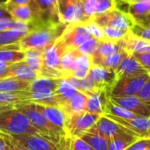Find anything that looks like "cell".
I'll list each match as a JSON object with an SVG mask.
<instances>
[{"instance_id": "obj_1", "label": "cell", "mask_w": 150, "mask_h": 150, "mask_svg": "<svg viewBox=\"0 0 150 150\" xmlns=\"http://www.w3.org/2000/svg\"><path fill=\"white\" fill-rule=\"evenodd\" d=\"M65 26L59 24L43 25L32 28L18 42L21 51L30 49L43 50L52 44L63 33Z\"/></svg>"}, {"instance_id": "obj_24", "label": "cell", "mask_w": 150, "mask_h": 150, "mask_svg": "<svg viewBox=\"0 0 150 150\" xmlns=\"http://www.w3.org/2000/svg\"><path fill=\"white\" fill-rule=\"evenodd\" d=\"M119 50H121V47H120L118 41L117 42H111V41H107V40L100 41L98 49L92 57L93 64H97L102 59H103L107 56Z\"/></svg>"}, {"instance_id": "obj_39", "label": "cell", "mask_w": 150, "mask_h": 150, "mask_svg": "<svg viewBox=\"0 0 150 150\" xmlns=\"http://www.w3.org/2000/svg\"><path fill=\"white\" fill-rule=\"evenodd\" d=\"M79 2L82 9L85 22L91 21L96 16V0H79Z\"/></svg>"}, {"instance_id": "obj_57", "label": "cell", "mask_w": 150, "mask_h": 150, "mask_svg": "<svg viewBox=\"0 0 150 150\" xmlns=\"http://www.w3.org/2000/svg\"><path fill=\"white\" fill-rule=\"evenodd\" d=\"M146 1H149L150 2V0H146Z\"/></svg>"}, {"instance_id": "obj_34", "label": "cell", "mask_w": 150, "mask_h": 150, "mask_svg": "<svg viewBox=\"0 0 150 150\" xmlns=\"http://www.w3.org/2000/svg\"><path fill=\"white\" fill-rule=\"evenodd\" d=\"M78 138L88 143L94 150H108L109 140L94 133L84 132Z\"/></svg>"}, {"instance_id": "obj_31", "label": "cell", "mask_w": 150, "mask_h": 150, "mask_svg": "<svg viewBox=\"0 0 150 150\" xmlns=\"http://www.w3.org/2000/svg\"><path fill=\"white\" fill-rule=\"evenodd\" d=\"M139 138L129 133H121L109 139L108 150H125Z\"/></svg>"}, {"instance_id": "obj_30", "label": "cell", "mask_w": 150, "mask_h": 150, "mask_svg": "<svg viewBox=\"0 0 150 150\" xmlns=\"http://www.w3.org/2000/svg\"><path fill=\"white\" fill-rule=\"evenodd\" d=\"M30 82L19 81L13 78L0 79V92H19L28 91Z\"/></svg>"}, {"instance_id": "obj_40", "label": "cell", "mask_w": 150, "mask_h": 150, "mask_svg": "<svg viewBox=\"0 0 150 150\" xmlns=\"http://www.w3.org/2000/svg\"><path fill=\"white\" fill-rule=\"evenodd\" d=\"M116 0H96V16L117 9Z\"/></svg>"}, {"instance_id": "obj_27", "label": "cell", "mask_w": 150, "mask_h": 150, "mask_svg": "<svg viewBox=\"0 0 150 150\" xmlns=\"http://www.w3.org/2000/svg\"><path fill=\"white\" fill-rule=\"evenodd\" d=\"M132 20V26L130 32L137 37L150 41V15Z\"/></svg>"}, {"instance_id": "obj_14", "label": "cell", "mask_w": 150, "mask_h": 150, "mask_svg": "<svg viewBox=\"0 0 150 150\" xmlns=\"http://www.w3.org/2000/svg\"><path fill=\"white\" fill-rule=\"evenodd\" d=\"M13 139L29 150H60L57 146L41 135L12 136Z\"/></svg>"}, {"instance_id": "obj_54", "label": "cell", "mask_w": 150, "mask_h": 150, "mask_svg": "<svg viewBox=\"0 0 150 150\" xmlns=\"http://www.w3.org/2000/svg\"><path fill=\"white\" fill-rule=\"evenodd\" d=\"M121 1L126 3V4H130V3H132V2H135V1H138V0H121Z\"/></svg>"}, {"instance_id": "obj_8", "label": "cell", "mask_w": 150, "mask_h": 150, "mask_svg": "<svg viewBox=\"0 0 150 150\" xmlns=\"http://www.w3.org/2000/svg\"><path fill=\"white\" fill-rule=\"evenodd\" d=\"M91 21L96 22L101 28L110 27L126 32H129L132 26V18L126 13L120 11L117 8L106 13L96 15Z\"/></svg>"}, {"instance_id": "obj_48", "label": "cell", "mask_w": 150, "mask_h": 150, "mask_svg": "<svg viewBox=\"0 0 150 150\" xmlns=\"http://www.w3.org/2000/svg\"><path fill=\"white\" fill-rule=\"evenodd\" d=\"M13 21H14L12 18L0 19V32L6 31V30H8V29H12Z\"/></svg>"}, {"instance_id": "obj_52", "label": "cell", "mask_w": 150, "mask_h": 150, "mask_svg": "<svg viewBox=\"0 0 150 150\" xmlns=\"http://www.w3.org/2000/svg\"><path fill=\"white\" fill-rule=\"evenodd\" d=\"M0 150H9V147L4 139L0 136Z\"/></svg>"}, {"instance_id": "obj_26", "label": "cell", "mask_w": 150, "mask_h": 150, "mask_svg": "<svg viewBox=\"0 0 150 150\" xmlns=\"http://www.w3.org/2000/svg\"><path fill=\"white\" fill-rule=\"evenodd\" d=\"M31 102L29 91L19 92H0V103L3 104H24Z\"/></svg>"}, {"instance_id": "obj_22", "label": "cell", "mask_w": 150, "mask_h": 150, "mask_svg": "<svg viewBox=\"0 0 150 150\" xmlns=\"http://www.w3.org/2000/svg\"><path fill=\"white\" fill-rule=\"evenodd\" d=\"M6 10L14 21L30 24L33 21V11L29 6H14L6 4Z\"/></svg>"}, {"instance_id": "obj_13", "label": "cell", "mask_w": 150, "mask_h": 150, "mask_svg": "<svg viewBox=\"0 0 150 150\" xmlns=\"http://www.w3.org/2000/svg\"><path fill=\"white\" fill-rule=\"evenodd\" d=\"M110 100L120 108L139 117H150V107L144 103L137 96L123 97L110 96Z\"/></svg>"}, {"instance_id": "obj_56", "label": "cell", "mask_w": 150, "mask_h": 150, "mask_svg": "<svg viewBox=\"0 0 150 150\" xmlns=\"http://www.w3.org/2000/svg\"><path fill=\"white\" fill-rule=\"evenodd\" d=\"M146 138H149L150 139V127L148 129V132H147V135H146Z\"/></svg>"}, {"instance_id": "obj_6", "label": "cell", "mask_w": 150, "mask_h": 150, "mask_svg": "<svg viewBox=\"0 0 150 150\" xmlns=\"http://www.w3.org/2000/svg\"><path fill=\"white\" fill-rule=\"evenodd\" d=\"M150 78V73H144L137 76L124 77L118 79L112 87L110 96H136L142 89L145 83Z\"/></svg>"}, {"instance_id": "obj_12", "label": "cell", "mask_w": 150, "mask_h": 150, "mask_svg": "<svg viewBox=\"0 0 150 150\" xmlns=\"http://www.w3.org/2000/svg\"><path fill=\"white\" fill-rule=\"evenodd\" d=\"M88 75L94 81L97 89L104 90L109 94L110 93L112 87L117 81V77L114 70L100 65L92 64Z\"/></svg>"}, {"instance_id": "obj_43", "label": "cell", "mask_w": 150, "mask_h": 150, "mask_svg": "<svg viewBox=\"0 0 150 150\" xmlns=\"http://www.w3.org/2000/svg\"><path fill=\"white\" fill-rule=\"evenodd\" d=\"M125 150H150V139L140 138Z\"/></svg>"}, {"instance_id": "obj_9", "label": "cell", "mask_w": 150, "mask_h": 150, "mask_svg": "<svg viewBox=\"0 0 150 150\" xmlns=\"http://www.w3.org/2000/svg\"><path fill=\"white\" fill-rule=\"evenodd\" d=\"M88 132L99 135V136H101V137H103V138H104V139H106L108 140L114 138V137H116V136H117V135H119V134H121V133H125V132L137 137L133 132H132L129 130L124 128L120 125L115 123L114 121H112L110 118L104 117L103 115L89 129V131Z\"/></svg>"}, {"instance_id": "obj_29", "label": "cell", "mask_w": 150, "mask_h": 150, "mask_svg": "<svg viewBox=\"0 0 150 150\" xmlns=\"http://www.w3.org/2000/svg\"><path fill=\"white\" fill-rule=\"evenodd\" d=\"M61 79H49V78H38L30 82L28 91H52L54 92L57 88Z\"/></svg>"}, {"instance_id": "obj_42", "label": "cell", "mask_w": 150, "mask_h": 150, "mask_svg": "<svg viewBox=\"0 0 150 150\" xmlns=\"http://www.w3.org/2000/svg\"><path fill=\"white\" fill-rule=\"evenodd\" d=\"M86 30L88 32V34L93 37L96 38L99 41L104 40V35H103V28H101L99 25H97L96 22L93 21H88L85 23H82Z\"/></svg>"}, {"instance_id": "obj_51", "label": "cell", "mask_w": 150, "mask_h": 150, "mask_svg": "<svg viewBox=\"0 0 150 150\" xmlns=\"http://www.w3.org/2000/svg\"><path fill=\"white\" fill-rule=\"evenodd\" d=\"M15 105H12V104H3L0 103V112L2 111H6V110H9L12 109H14Z\"/></svg>"}, {"instance_id": "obj_19", "label": "cell", "mask_w": 150, "mask_h": 150, "mask_svg": "<svg viewBox=\"0 0 150 150\" xmlns=\"http://www.w3.org/2000/svg\"><path fill=\"white\" fill-rule=\"evenodd\" d=\"M78 93L79 91L71 87L68 81L61 79L57 88L54 91V100L57 107L61 108L68 103Z\"/></svg>"}, {"instance_id": "obj_35", "label": "cell", "mask_w": 150, "mask_h": 150, "mask_svg": "<svg viewBox=\"0 0 150 150\" xmlns=\"http://www.w3.org/2000/svg\"><path fill=\"white\" fill-rule=\"evenodd\" d=\"M128 54L124 50H119L109 56H107L106 57H104L103 59H102L96 65H100L105 68H109V69H112V70H116L117 68V66L119 65V64L121 63V61L127 56Z\"/></svg>"}, {"instance_id": "obj_21", "label": "cell", "mask_w": 150, "mask_h": 150, "mask_svg": "<svg viewBox=\"0 0 150 150\" xmlns=\"http://www.w3.org/2000/svg\"><path fill=\"white\" fill-rule=\"evenodd\" d=\"M93 64L92 57L79 55L72 63L71 76L78 79H84L89 74L90 68Z\"/></svg>"}, {"instance_id": "obj_7", "label": "cell", "mask_w": 150, "mask_h": 150, "mask_svg": "<svg viewBox=\"0 0 150 150\" xmlns=\"http://www.w3.org/2000/svg\"><path fill=\"white\" fill-rule=\"evenodd\" d=\"M57 10L58 21L64 26L85 22L79 0H57Z\"/></svg>"}, {"instance_id": "obj_23", "label": "cell", "mask_w": 150, "mask_h": 150, "mask_svg": "<svg viewBox=\"0 0 150 150\" xmlns=\"http://www.w3.org/2000/svg\"><path fill=\"white\" fill-rule=\"evenodd\" d=\"M63 80H65L66 81H68L71 87H73L75 89L78 90L80 93L85 95L86 96L92 92L99 90L96 88L94 81L92 80V78L89 75H88L84 79H78L73 76H68Z\"/></svg>"}, {"instance_id": "obj_55", "label": "cell", "mask_w": 150, "mask_h": 150, "mask_svg": "<svg viewBox=\"0 0 150 150\" xmlns=\"http://www.w3.org/2000/svg\"><path fill=\"white\" fill-rule=\"evenodd\" d=\"M7 0H0V5H6Z\"/></svg>"}, {"instance_id": "obj_49", "label": "cell", "mask_w": 150, "mask_h": 150, "mask_svg": "<svg viewBox=\"0 0 150 150\" xmlns=\"http://www.w3.org/2000/svg\"><path fill=\"white\" fill-rule=\"evenodd\" d=\"M33 0H7V5L14 6H30Z\"/></svg>"}, {"instance_id": "obj_41", "label": "cell", "mask_w": 150, "mask_h": 150, "mask_svg": "<svg viewBox=\"0 0 150 150\" xmlns=\"http://www.w3.org/2000/svg\"><path fill=\"white\" fill-rule=\"evenodd\" d=\"M103 31L104 40L111 41V42H117V41L121 40L128 33L126 31L110 28V27L103 28Z\"/></svg>"}, {"instance_id": "obj_15", "label": "cell", "mask_w": 150, "mask_h": 150, "mask_svg": "<svg viewBox=\"0 0 150 150\" xmlns=\"http://www.w3.org/2000/svg\"><path fill=\"white\" fill-rule=\"evenodd\" d=\"M148 71L136 60L132 55H127L115 70L117 81L124 77H132L147 73Z\"/></svg>"}, {"instance_id": "obj_46", "label": "cell", "mask_w": 150, "mask_h": 150, "mask_svg": "<svg viewBox=\"0 0 150 150\" xmlns=\"http://www.w3.org/2000/svg\"><path fill=\"white\" fill-rule=\"evenodd\" d=\"M0 136H1L4 139V140L7 144V146H8L10 150H29L28 148H27V147L20 145L19 143H17L16 141H14L11 135L5 134V133L0 132Z\"/></svg>"}, {"instance_id": "obj_45", "label": "cell", "mask_w": 150, "mask_h": 150, "mask_svg": "<svg viewBox=\"0 0 150 150\" xmlns=\"http://www.w3.org/2000/svg\"><path fill=\"white\" fill-rule=\"evenodd\" d=\"M144 103H146L147 106L150 107V78L147 80V81L143 86L142 89L139 91V93L137 96Z\"/></svg>"}, {"instance_id": "obj_3", "label": "cell", "mask_w": 150, "mask_h": 150, "mask_svg": "<svg viewBox=\"0 0 150 150\" xmlns=\"http://www.w3.org/2000/svg\"><path fill=\"white\" fill-rule=\"evenodd\" d=\"M0 132L11 136L42 135L28 121L27 117L16 108L0 112Z\"/></svg>"}, {"instance_id": "obj_11", "label": "cell", "mask_w": 150, "mask_h": 150, "mask_svg": "<svg viewBox=\"0 0 150 150\" xmlns=\"http://www.w3.org/2000/svg\"><path fill=\"white\" fill-rule=\"evenodd\" d=\"M104 117L110 118L115 123L120 125L124 128L133 132L138 138H146L148 129L150 127V117H138L133 118H122L109 114Z\"/></svg>"}, {"instance_id": "obj_33", "label": "cell", "mask_w": 150, "mask_h": 150, "mask_svg": "<svg viewBox=\"0 0 150 150\" xmlns=\"http://www.w3.org/2000/svg\"><path fill=\"white\" fill-rule=\"evenodd\" d=\"M79 55H81L77 49H69L67 48L61 58V68L63 71V79L71 76V65L73 61Z\"/></svg>"}, {"instance_id": "obj_17", "label": "cell", "mask_w": 150, "mask_h": 150, "mask_svg": "<svg viewBox=\"0 0 150 150\" xmlns=\"http://www.w3.org/2000/svg\"><path fill=\"white\" fill-rule=\"evenodd\" d=\"M34 104L35 110L41 112L48 121L64 130L66 115L64 114L62 109H60L59 107L46 105V104H37V103H34Z\"/></svg>"}, {"instance_id": "obj_58", "label": "cell", "mask_w": 150, "mask_h": 150, "mask_svg": "<svg viewBox=\"0 0 150 150\" xmlns=\"http://www.w3.org/2000/svg\"><path fill=\"white\" fill-rule=\"evenodd\" d=\"M9 150H10V149H9Z\"/></svg>"}, {"instance_id": "obj_53", "label": "cell", "mask_w": 150, "mask_h": 150, "mask_svg": "<svg viewBox=\"0 0 150 150\" xmlns=\"http://www.w3.org/2000/svg\"><path fill=\"white\" fill-rule=\"evenodd\" d=\"M9 64H6V63H3V62H0V69H1V68H4V67H6V66H8Z\"/></svg>"}, {"instance_id": "obj_5", "label": "cell", "mask_w": 150, "mask_h": 150, "mask_svg": "<svg viewBox=\"0 0 150 150\" xmlns=\"http://www.w3.org/2000/svg\"><path fill=\"white\" fill-rule=\"evenodd\" d=\"M102 116L82 111L67 117L64 126L66 137L78 138L82 133L88 132Z\"/></svg>"}, {"instance_id": "obj_4", "label": "cell", "mask_w": 150, "mask_h": 150, "mask_svg": "<svg viewBox=\"0 0 150 150\" xmlns=\"http://www.w3.org/2000/svg\"><path fill=\"white\" fill-rule=\"evenodd\" d=\"M67 47L59 36L52 44L42 51V68L39 72V78L63 79L61 58Z\"/></svg>"}, {"instance_id": "obj_2", "label": "cell", "mask_w": 150, "mask_h": 150, "mask_svg": "<svg viewBox=\"0 0 150 150\" xmlns=\"http://www.w3.org/2000/svg\"><path fill=\"white\" fill-rule=\"evenodd\" d=\"M15 108L27 117L29 123L42 133L43 138L52 143L57 145L62 139L66 137L64 130L48 121L41 112L35 110L33 103L18 104L15 105Z\"/></svg>"}, {"instance_id": "obj_10", "label": "cell", "mask_w": 150, "mask_h": 150, "mask_svg": "<svg viewBox=\"0 0 150 150\" xmlns=\"http://www.w3.org/2000/svg\"><path fill=\"white\" fill-rule=\"evenodd\" d=\"M60 37L69 49H78L81 44L92 38L82 23L65 26Z\"/></svg>"}, {"instance_id": "obj_20", "label": "cell", "mask_w": 150, "mask_h": 150, "mask_svg": "<svg viewBox=\"0 0 150 150\" xmlns=\"http://www.w3.org/2000/svg\"><path fill=\"white\" fill-rule=\"evenodd\" d=\"M9 78H13L19 81L31 82L39 78V74L37 71L29 68L26 64L25 61H22L12 64V69L10 71Z\"/></svg>"}, {"instance_id": "obj_25", "label": "cell", "mask_w": 150, "mask_h": 150, "mask_svg": "<svg viewBox=\"0 0 150 150\" xmlns=\"http://www.w3.org/2000/svg\"><path fill=\"white\" fill-rule=\"evenodd\" d=\"M87 100H88V97L85 95L79 92L68 103H66L60 109L63 110V111L66 115V118H67L72 115L85 111Z\"/></svg>"}, {"instance_id": "obj_32", "label": "cell", "mask_w": 150, "mask_h": 150, "mask_svg": "<svg viewBox=\"0 0 150 150\" xmlns=\"http://www.w3.org/2000/svg\"><path fill=\"white\" fill-rule=\"evenodd\" d=\"M42 51L40 50L30 49L25 52V63L32 70L38 72L41 71L42 68Z\"/></svg>"}, {"instance_id": "obj_50", "label": "cell", "mask_w": 150, "mask_h": 150, "mask_svg": "<svg viewBox=\"0 0 150 150\" xmlns=\"http://www.w3.org/2000/svg\"><path fill=\"white\" fill-rule=\"evenodd\" d=\"M4 18H11L9 15L6 5H0V19H4Z\"/></svg>"}, {"instance_id": "obj_28", "label": "cell", "mask_w": 150, "mask_h": 150, "mask_svg": "<svg viewBox=\"0 0 150 150\" xmlns=\"http://www.w3.org/2000/svg\"><path fill=\"white\" fill-rule=\"evenodd\" d=\"M126 13L132 19L143 18L150 15V2L146 0H138V1L127 4Z\"/></svg>"}, {"instance_id": "obj_44", "label": "cell", "mask_w": 150, "mask_h": 150, "mask_svg": "<svg viewBox=\"0 0 150 150\" xmlns=\"http://www.w3.org/2000/svg\"><path fill=\"white\" fill-rule=\"evenodd\" d=\"M132 56L150 73V51L145 53H135Z\"/></svg>"}, {"instance_id": "obj_36", "label": "cell", "mask_w": 150, "mask_h": 150, "mask_svg": "<svg viewBox=\"0 0 150 150\" xmlns=\"http://www.w3.org/2000/svg\"><path fill=\"white\" fill-rule=\"evenodd\" d=\"M25 35V33L16 29H8L0 32V48L18 43Z\"/></svg>"}, {"instance_id": "obj_16", "label": "cell", "mask_w": 150, "mask_h": 150, "mask_svg": "<svg viewBox=\"0 0 150 150\" xmlns=\"http://www.w3.org/2000/svg\"><path fill=\"white\" fill-rule=\"evenodd\" d=\"M118 42L121 49L129 55L150 51V41L137 37L130 31L121 40H119Z\"/></svg>"}, {"instance_id": "obj_47", "label": "cell", "mask_w": 150, "mask_h": 150, "mask_svg": "<svg viewBox=\"0 0 150 150\" xmlns=\"http://www.w3.org/2000/svg\"><path fill=\"white\" fill-rule=\"evenodd\" d=\"M71 143V150H94L88 143L80 138H70Z\"/></svg>"}, {"instance_id": "obj_38", "label": "cell", "mask_w": 150, "mask_h": 150, "mask_svg": "<svg viewBox=\"0 0 150 150\" xmlns=\"http://www.w3.org/2000/svg\"><path fill=\"white\" fill-rule=\"evenodd\" d=\"M99 42H100L99 40L92 37L89 40H88L86 42L81 44L77 49V50L81 55H84V56H88V57H92L93 55L96 52V50L98 49Z\"/></svg>"}, {"instance_id": "obj_18", "label": "cell", "mask_w": 150, "mask_h": 150, "mask_svg": "<svg viewBox=\"0 0 150 150\" xmlns=\"http://www.w3.org/2000/svg\"><path fill=\"white\" fill-rule=\"evenodd\" d=\"M109 96L110 94L104 90H97L90 93L87 96L88 100L85 111L93 114L103 115Z\"/></svg>"}, {"instance_id": "obj_37", "label": "cell", "mask_w": 150, "mask_h": 150, "mask_svg": "<svg viewBox=\"0 0 150 150\" xmlns=\"http://www.w3.org/2000/svg\"><path fill=\"white\" fill-rule=\"evenodd\" d=\"M104 114H109V115L115 116V117H122V118H133V117H139V116H138L136 114H133L132 112H129V111L120 108L119 106L116 105L115 103H113L110 100V96H109L108 101H107L106 105H105Z\"/></svg>"}]
</instances>
